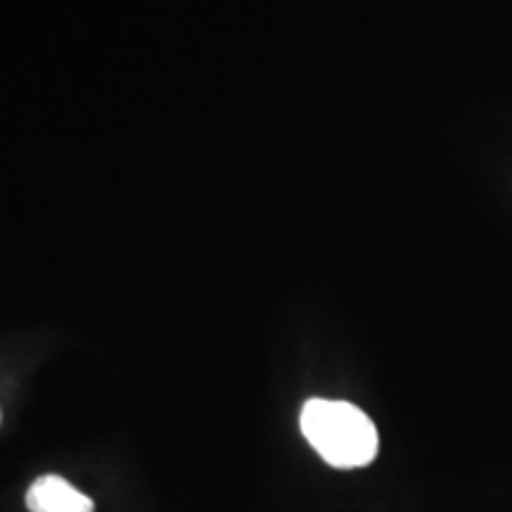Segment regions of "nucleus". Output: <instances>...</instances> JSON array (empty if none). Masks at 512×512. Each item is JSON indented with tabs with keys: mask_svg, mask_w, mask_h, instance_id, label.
<instances>
[{
	"mask_svg": "<svg viewBox=\"0 0 512 512\" xmlns=\"http://www.w3.org/2000/svg\"><path fill=\"white\" fill-rule=\"evenodd\" d=\"M31 512H95V503L60 475L38 477L27 491Z\"/></svg>",
	"mask_w": 512,
	"mask_h": 512,
	"instance_id": "2",
	"label": "nucleus"
},
{
	"mask_svg": "<svg viewBox=\"0 0 512 512\" xmlns=\"http://www.w3.org/2000/svg\"><path fill=\"white\" fill-rule=\"evenodd\" d=\"M299 425L318 456L339 470L370 465L380 448L373 420L347 401H306Z\"/></svg>",
	"mask_w": 512,
	"mask_h": 512,
	"instance_id": "1",
	"label": "nucleus"
}]
</instances>
